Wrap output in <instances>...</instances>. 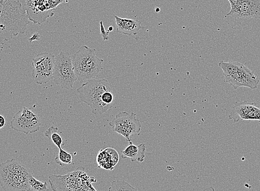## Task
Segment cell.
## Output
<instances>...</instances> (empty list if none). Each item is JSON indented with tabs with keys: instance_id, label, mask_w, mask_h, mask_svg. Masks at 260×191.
Listing matches in <instances>:
<instances>
[{
	"instance_id": "obj_1",
	"label": "cell",
	"mask_w": 260,
	"mask_h": 191,
	"mask_svg": "<svg viewBox=\"0 0 260 191\" xmlns=\"http://www.w3.org/2000/svg\"><path fill=\"white\" fill-rule=\"evenodd\" d=\"M26 0H8L0 3V45L26 32L30 21Z\"/></svg>"
},
{
	"instance_id": "obj_2",
	"label": "cell",
	"mask_w": 260,
	"mask_h": 191,
	"mask_svg": "<svg viewBox=\"0 0 260 191\" xmlns=\"http://www.w3.org/2000/svg\"><path fill=\"white\" fill-rule=\"evenodd\" d=\"M81 101L88 104L94 114L102 115L113 107L112 86L106 79H91L77 89Z\"/></svg>"
},
{
	"instance_id": "obj_3",
	"label": "cell",
	"mask_w": 260,
	"mask_h": 191,
	"mask_svg": "<svg viewBox=\"0 0 260 191\" xmlns=\"http://www.w3.org/2000/svg\"><path fill=\"white\" fill-rule=\"evenodd\" d=\"M33 172L25 165L12 159L0 164V186L4 191H29Z\"/></svg>"
},
{
	"instance_id": "obj_4",
	"label": "cell",
	"mask_w": 260,
	"mask_h": 191,
	"mask_svg": "<svg viewBox=\"0 0 260 191\" xmlns=\"http://www.w3.org/2000/svg\"><path fill=\"white\" fill-rule=\"evenodd\" d=\"M74 72L80 83L95 79L103 69L104 60L98 58L95 49L83 46L72 55Z\"/></svg>"
},
{
	"instance_id": "obj_5",
	"label": "cell",
	"mask_w": 260,
	"mask_h": 191,
	"mask_svg": "<svg viewBox=\"0 0 260 191\" xmlns=\"http://www.w3.org/2000/svg\"><path fill=\"white\" fill-rule=\"evenodd\" d=\"M54 191H97L92 183L97 180L85 172L83 167L64 175H51L48 177Z\"/></svg>"
},
{
	"instance_id": "obj_6",
	"label": "cell",
	"mask_w": 260,
	"mask_h": 191,
	"mask_svg": "<svg viewBox=\"0 0 260 191\" xmlns=\"http://www.w3.org/2000/svg\"><path fill=\"white\" fill-rule=\"evenodd\" d=\"M224 77V82L230 84L235 90L240 87L255 90L259 80L248 67L238 61H221L219 63Z\"/></svg>"
},
{
	"instance_id": "obj_7",
	"label": "cell",
	"mask_w": 260,
	"mask_h": 191,
	"mask_svg": "<svg viewBox=\"0 0 260 191\" xmlns=\"http://www.w3.org/2000/svg\"><path fill=\"white\" fill-rule=\"evenodd\" d=\"M52 79L55 84L64 89H73L78 79L74 72L72 55L70 53L60 52L55 56Z\"/></svg>"
},
{
	"instance_id": "obj_8",
	"label": "cell",
	"mask_w": 260,
	"mask_h": 191,
	"mask_svg": "<svg viewBox=\"0 0 260 191\" xmlns=\"http://www.w3.org/2000/svg\"><path fill=\"white\" fill-rule=\"evenodd\" d=\"M109 125L112 128L113 132L122 135L128 142L132 141V135L139 134L141 130L140 121L134 112L119 113L109 123Z\"/></svg>"
},
{
	"instance_id": "obj_9",
	"label": "cell",
	"mask_w": 260,
	"mask_h": 191,
	"mask_svg": "<svg viewBox=\"0 0 260 191\" xmlns=\"http://www.w3.org/2000/svg\"><path fill=\"white\" fill-rule=\"evenodd\" d=\"M55 56L51 53L43 52L32 59V76L39 85L46 84L53 79Z\"/></svg>"
},
{
	"instance_id": "obj_10",
	"label": "cell",
	"mask_w": 260,
	"mask_h": 191,
	"mask_svg": "<svg viewBox=\"0 0 260 191\" xmlns=\"http://www.w3.org/2000/svg\"><path fill=\"white\" fill-rule=\"evenodd\" d=\"M41 121L38 114L31 109L23 107L13 117L10 127L13 130L26 134L39 131Z\"/></svg>"
},
{
	"instance_id": "obj_11",
	"label": "cell",
	"mask_w": 260,
	"mask_h": 191,
	"mask_svg": "<svg viewBox=\"0 0 260 191\" xmlns=\"http://www.w3.org/2000/svg\"><path fill=\"white\" fill-rule=\"evenodd\" d=\"M231 9L226 17L236 19L254 18L260 20V0H228Z\"/></svg>"
},
{
	"instance_id": "obj_12",
	"label": "cell",
	"mask_w": 260,
	"mask_h": 191,
	"mask_svg": "<svg viewBox=\"0 0 260 191\" xmlns=\"http://www.w3.org/2000/svg\"><path fill=\"white\" fill-rule=\"evenodd\" d=\"M228 119L234 123L257 121L260 126V107L255 102L240 101L235 102Z\"/></svg>"
},
{
	"instance_id": "obj_13",
	"label": "cell",
	"mask_w": 260,
	"mask_h": 191,
	"mask_svg": "<svg viewBox=\"0 0 260 191\" xmlns=\"http://www.w3.org/2000/svg\"><path fill=\"white\" fill-rule=\"evenodd\" d=\"M25 9L29 21L39 25L54 15V10H49L47 0H26Z\"/></svg>"
},
{
	"instance_id": "obj_14",
	"label": "cell",
	"mask_w": 260,
	"mask_h": 191,
	"mask_svg": "<svg viewBox=\"0 0 260 191\" xmlns=\"http://www.w3.org/2000/svg\"><path fill=\"white\" fill-rule=\"evenodd\" d=\"M119 160V154L115 149L107 147L102 149L99 151L96 157L98 168L113 171Z\"/></svg>"
},
{
	"instance_id": "obj_15",
	"label": "cell",
	"mask_w": 260,
	"mask_h": 191,
	"mask_svg": "<svg viewBox=\"0 0 260 191\" xmlns=\"http://www.w3.org/2000/svg\"><path fill=\"white\" fill-rule=\"evenodd\" d=\"M116 26V32L128 36L137 35L139 30L142 28L141 22L123 18L114 15Z\"/></svg>"
},
{
	"instance_id": "obj_16",
	"label": "cell",
	"mask_w": 260,
	"mask_h": 191,
	"mask_svg": "<svg viewBox=\"0 0 260 191\" xmlns=\"http://www.w3.org/2000/svg\"><path fill=\"white\" fill-rule=\"evenodd\" d=\"M146 146L145 144L136 145L133 141L122 151V158H129L132 162H138L142 163L145 161L146 157Z\"/></svg>"
},
{
	"instance_id": "obj_17",
	"label": "cell",
	"mask_w": 260,
	"mask_h": 191,
	"mask_svg": "<svg viewBox=\"0 0 260 191\" xmlns=\"http://www.w3.org/2000/svg\"><path fill=\"white\" fill-rule=\"evenodd\" d=\"M58 128L54 126H51L45 133V136L51 139L54 145H56L59 149L61 148V145H63L62 137L58 133Z\"/></svg>"
},
{
	"instance_id": "obj_18",
	"label": "cell",
	"mask_w": 260,
	"mask_h": 191,
	"mask_svg": "<svg viewBox=\"0 0 260 191\" xmlns=\"http://www.w3.org/2000/svg\"><path fill=\"white\" fill-rule=\"evenodd\" d=\"M108 191H138L129 183L123 180H114L111 182Z\"/></svg>"
},
{
	"instance_id": "obj_19",
	"label": "cell",
	"mask_w": 260,
	"mask_h": 191,
	"mask_svg": "<svg viewBox=\"0 0 260 191\" xmlns=\"http://www.w3.org/2000/svg\"><path fill=\"white\" fill-rule=\"evenodd\" d=\"M73 157L72 154L62 148L59 149L58 155L55 158V162L61 166L70 165L72 163Z\"/></svg>"
},
{
	"instance_id": "obj_20",
	"label": "cell",
	"mask_w": 260,
	"mask_h": 191,
	"mask_svg": "<svg viewBox=\"0 0 260 191\" xmlns=\"http://www.w3.org/2000/svg\"><path fill=\"white\" fill-rule=\"evenodd\" d=\"M29 191H49L47 182L37 180L34 175L29 179Z\"/></svg>"
},
{
	"instance_id": "obj_21",
	"label": "cell",
	"mask_w": 260,
	"mask_h": 191,
	"mask_svg": "<svg viewBox=\"0 0 260 191\" xmlns=\"http://www.w3.org/2000/svg\"><path fill=\"white\" fill-rule=\"evenodd\" d=\"M49 10H55L61 4L68 3L69 0H47Z\"/></svg>"
},
{
	"instance_id": "obj_22",
	"label": "cell",
	"mask_w": 260,
	"mask_h": 191,
	"mask_svg": "<svg viewBox=\"0 0 260 191\" xmlns=\"http://www.w3.org/2000/svg\"><path fill=\"white\" fill-rule=\"evenodd\" d=\"M100 26H101V32L102 37L104 41H108L109 40V32L105 30V27L104 26L103 22L101 21L100 22Z\"/></svg>"
},
{
	"instance_id": "obj_23",
	"label": "cell",
	"mask_w": 260,
	"mask_h": 191,
	"mask_svg": "<svg viewBox=\"0 0 260 191\" xmlns=\"http://www.w3.org/2000/svg\"><path fill=\"white\" fill-rule=\"evenodd\" d=\"M41 38V35L38 33H34L32 36V37H30L28 41L30 43H32L33 42L35 41H40Z\"/></svg>"
},
{
	"instance_id": "obj_24",
	"label": "cell",
	"mask_w": 260,
	"mask_h": 191,
	"mask_svg": "<svg viewBox=\"0 0 260 191\" xmlns=\"http://www.w3.org/2000/svg\"><path fill=\"white\" fill-rule=\"evenodd\" d=\"M6 125V119L0 114V129L3 128Z\"/></svg>"
},
{
	"instance_id": "obj_25",
	"label": "cell",
	"mask_w": 260,
	"mask_h": 191,
	"mask_svg": "<svg viewBox=\"0 0 260 191\" xmlns=\"http://www.w3.org/2000/svg\"><path fill=\"white\" fill-rule=\"evenodd\" d=\"M202 191H215V190L213 187L211 186V187L206 188Z\"/></svg>"
},
{
	"instance_id": "obj_26",
	"label": "cell",
	"mask_w": 260,
	"mask_h": 191,
	"mask_svg": "<svg viewBox=\"0 0 260 191\" xmlns=\"http://www.w3.org/2000/svg\"><path fill=\"white\" fill-rule=\"evenodd\" d=\"M113 29H114V27L113 26H110L109 27V32H110L113 31Z\"/></svg>"
},
{
	"instance_id": "obj_27",
	"label": "cell",
	"mask_w": 260,
	"mask_h": 191,
	"mask_svg": "<svg viewBox=\"0 0 260 191\" xmlns=\"http://www.w3.org/2000/svg\"><path fill=\"white\" fill-rule=\"evenodd\" d=\"M6 1H8V0H0V3L4 2H6Z\"/></svg>"
}]
</instances>
